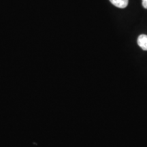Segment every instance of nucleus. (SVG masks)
Listing matches in <instances>:
<instances>
[{"label": "nucleus", "instance_id": "obj_3", "mask_svg": "<svg viewBox=\"0 0 147 147\" xmlns=\"http://www.w3.org/2000/svg\"><path fill=\"white\" fill-rule=\"evenodd\" d=\"M142 5L145 9H147V0H142Z\"/></svg>", "mask_w": 147, "mask_h": 147}, {"label": "nucleus", "instance_id": "obj_1", "mask_svg": "<svg viewBox=\"0 0 147 147\" xmlns=\"http://www.w3.org/2000/svg\"><path fill=\"white\" fill-rule=\"evenodd\" d=\"M138 45L142 50L147 51V35L142 34L138 38Z\"/></svg>", "mask_w": 147, "mask_h": 147}, {"label": "nucleus", "instance_id": "obj_2", "mask_svg": "<svg viewBox=\"0 0 147 147\" xmlns=\"http://www.w3.org/2000/svg\"><path fill=\"white\" fill-rule=\"evenodd\" d=\"M112 4L119 8H125L127 6L129 0H110Z\"/></svg>", "mask_w": 147, "mask_h": 147}]
</instances>
